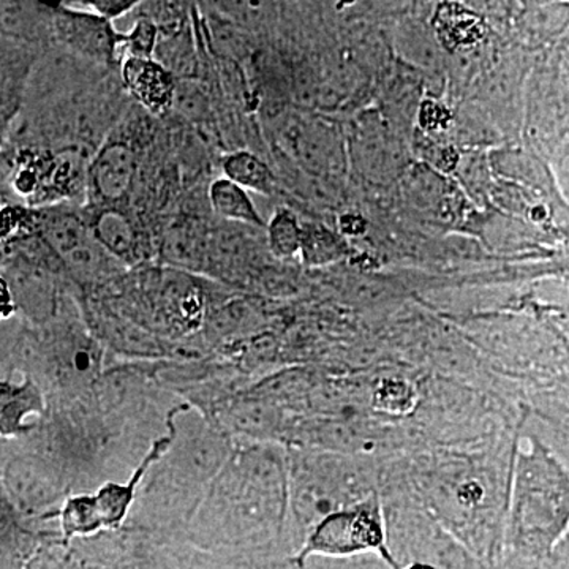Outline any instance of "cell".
Here are the masks:
<instances>
[{
  "label": "cell",
  "mask_w": 569,
  "mask_h": 569,
  "mask_svg": "<svg viewBox=\"0 0 569 569\" xmlns=\"http://www.w3.org/2000/svg\"><path fill=\"white\" fill-rule=\"evenodd\" d=\"M569 531V470L539 438L527 436L512 462L505 553L548 559Z\"/></svg>",
  "instance_id": "1"
},
{
  "label": "cell",
  "mask_w": 569,
  "mask_h": 569,
  "mask_svg": "<svg viewBox=\"0 0 569 569\" xmlns=\"http://www.w3.org/2000/svg\"><path fill=\"white\" fill-rule=\"evenodd\" d=\"M362 553H376L388 569H400L389 549L387 522L376 493L318 520L291 557V563L305 569L312 557L340 560Z\"/></svg>",
  "instance_id": "2"
},
{
  "label": "cell",
  "mask_w": 569,
  "mask_h": 569,
  "mask_svg": "<svg viewBox=\"0 0 569 569\" xmlns=\"http://www.w3.org/2000/svg\"><path fill=\"white\" fill-rule=\"evenodd\" d=\"M52 40L63 48L102 66L119 61L123 33L116 31L111 21L93 11L70 9L67 3L50 6Z\"/></svg>",
  "instance_id": "3"
},
{
  "label": "cell",
  "mask_w": 569,
  "mask_h": 569,
  "mask_svg": "<svg viewBox=\"0 0 569 569\" xmlns=\"http://www.w3.org/2000/svg\"><path fill=\"white\" fill-rule=\"evenodd\" d=\"M138 174V156L126 140L111 138L88 163L86 193L92 206H122L132 193Z\"/></svg>",
  "instance_id": "4"
},
{
  "label": "cell",
  "mask_w": 569,
  "mask_h": 569,
  "mask_svg": "<svg viewBox=\"0 0 569 569\" xmlns=\"http://www.w3.org/2000/svg\"><path fill=\"white\" fill-rule=\"evenodd\" d=\"M3 486L21 512L41 515L58 503L66 485L61 471L50 460L41 456L22 455L7 462Z\"/></svg>",
  "instance_id": "5"
},
{
  "label": "cell",
  "mask_w": 569,
  "mask_h": 569,
  "mask_svg": "<svg viewBox=\"0 0 569 569\" xmlns=\"http://www.w3.org/2000/svg\"><path fill=\"white\" fill-rule=\"evenodd\" d=\"M187 406H176L168 411L164 422H167V432L164 436L157 438L149 448L148 455L141 459L138 467L134 468L132 477L127 482H107L102 488L97 490V505L102 512L104 530L121 529L126 522L130 509L133 508L134 501L138 500V490L141 489L142 482L148 478L151 468L167 455L168 449L173 445L176 430H178V417Z\"/></svg>",
  "instance_id": "6"
},
{
  "label": "cell",
  "mask_w": 569,
  "mask_h": 569,
  "mask_svg": "<svg viewBox=\"0 0 569 569\" xmlns=\"http://www.w3.org/2000/svg\"><path fill=\"white\" fill-rule=\"evenodd\" d=\"M40 50L0 37V153L20 118L26 88Z\"/></svg>",
  "instance_id": "7"
},
{
  "label": "cell",
  "mask_w": 569,
  "mask_h": 569,
  "mask_svg": "<svg viewBox=\"0 0 569 569\" xmlns=\"http://www.w3.org/2000/svg\"><path fill=\"white\" fill-rule=\"evenodd\" d=\"M86 222L93 239L119 264L133 266L144 257L140 228L121 206H93Z\"/></svg>",
  "instance_id": "8"
},
{
  "label": "cell",
  "mask_w": 569,
  "mask_h": 569,
  "mask_svg": "<svg viewBox=\"0 0 569 569\" xmlns=\"http://www.w3.org/2000/svg\"><path fill=\"white\" fill-rule=\"evenodd\" d=\"M121 74L127 92L151 114L163 116L174 107L178 84L173 71L162 62L127 58Z\"/></svg>",
  "instance_id": "9"
},
{
  "label": "cell",
  "mask_w": 569,
  "mask_h": 569,
  "mask_svg": "<svg viewBox=\"0 0 569 569\" xmlns=\"http://www.w3.org/2000/svg\"><path fill=\"white\" fill-rule=\"evenodd\" d=\"M44 410L43 392L31 377L21 385L0 381V437H21L32 430L26 418L41 415Z\"/></svg>",
  "instance_id": "10"
},
{
  "label": "cell",
  "mask_w": 569,
  "mask_h": 569,
  "mask_svg": "<svg viewBox=\"0 0 569 569\" xmlns=\"http://www.w3.org/2000/svg\"><path fill=\"white\" fill-rule=\"evenodd\" d=\"M438 40L449 51L475 47L486 36V22L475 11L459 3H441L433 17Z\"/></svg>",
  "instance_id": "11"
},
{
  "label": "cell",
  "mask_w": 569,
  "mask_h": 569,
  "mask_svg": "<svg viewBox=\"0 0 569 569\" xmlns=\"http://www.w3.org/2000/svg\"><path fill=\"white\" fill-rule=\"evenodd\" d=\"M209 203L217 216L231 222L264 227L260 212L254 208L252 198L246 189L230 181V179H213L208 190Z\"/></svg>",
  "instance_id": "12"
},
{
  "label": "cell",
  "mask_w": 569,
  "mask_h": 569,
  "mask_svg": "<svg viewBox=\"0 0 569 569\" xmlns=\"http://www.w3.org/2000/svg\"><path fill=\"white\" fill-rule=\"evenodd\" d=\"M63 541L88 538L104 530L102 512L93 493L67 497L58 511Z\"/></svg>",
  "instance_id": "13"
},
{
  "label": "cell",
  "mask_w": 569,
  "mask_h": 569,
  "mask_svg": "<svg viewBox=\"0 0 569 569\" xmlns=\"http://www.w3.org/2000/svg\"><path fill=\"white\" fill-rule=\"evenodd\" d=\"M224 178L230 179L242 189L269 194L276 186L274 174L263 160L249 151L228 153L222 162Z\"/></svg>",
  "instance_id": "14"
},
{
  "label": "cell",
  "mask_w": 569,
  "mask_h": 569,
  "mask_svg": "<svg viewBox=\"0 0 569 569\" xmlns=\"http://www.w3.org/2000/svg\"><path fill=\"white\" fill-rule=\"evenodd\" d=\"M347 254V242L342 236L328 230L323 224H302L301 257L310 268L336 263Z\"/></svg>",
  "instance_id": "15"
},
{
  "label": "cell",
  "mask_w": 569,
  "mask_h": 569,
  "mask_svg": "<svg viewBox=\"0 0 569 569\" xmlns=\"http://www.w3.org/2000/svg\"><path fill=\"white\" fill-rule=\"evenodd\" d=\"M539 429L531 436L552 449L569 470V403H550L537 411Z\"/></svg>",
  "instance_id": "16"
},
{
  "label": "cell",
  "mask_w": 569,
  "mask_h": 569,
  "mask_svg": "<svg viewBox=\"0 0 569 569\" xmlns=\"http://www.w3.org/2000/svg\"><path fill=\"white\" fill-rule=\"evenodd\" d=\"M302 224L290 209H277L268 223V242L279 258H291L301 252Z\"/></svg>",
  "instance_id": "17"
},
{
  "label": "cell",
  "mask_w": 569,
  "mask_h": 569,
  "mask_svg": "<svg viewBox=\"0 0 569 569\" xmlns=\"http://www.w3.org/2000/svg\"><path fill=\"white\" fill-rule=\"evenodd\" d=\"M160 31L151 18H140L129 32L123 33L122 48L127 58L153 59L159 44Z\"/></svg>",
  "instance_id": "18"
},
{
  "label": "cell",
  "mask_w": 569,
  "mask_h": 569,
  "mask_svg": "<svg viewBox=\"0 0 569 569\" xmlns=\"http://www.w3.org/2000/svg\"><path fill=\"white\" fill-rule=\"evenodd\" d=\"M78 6L88 7L93 13L112 22L126 17L129 11H132L140 3L134 2V0L132 2H129V0H91V2H80Z\"/></svg>",
  "instance_id": "19"
},
{
  "label": "cell",
  "mask_w": 569,
  "mask_h": 569,
  "mask_svg": "<svg viewBox=\"0 0 569 569\" xmlns=\"http://www.w3.org/2000/svg\"><path fill=\"white\" fill-rule=\"evenodd\" d=\"M449 122V112L445 107L433 102L422 103L421 108V123L426 129H445Z\"/></svg>",
  "instance_id": "20"
},
{
  "label": "cell",
  "mask_w": 569,
  "mask_h": 569,
  "mask_svg": "<svg viewBox=\"0 0 569 569\" xmlns=\"http://www.w3.org/2000/svg\"><path fill=\"white\" fill-rule=\"evenodd\" d=\"M17 312V301H14V296L11 293L10 284L6 277L0 274V323L10 320Z\"/></svg>",
  "instance_id": "21"
},
{
  "label": "cell",
  "mask_w": 569,
  "mask_h": 569,
  "mask_svg": "<svg viewBox=\"0 0 569 569\" xmlns=\"http://www.w3.org/2000/svg\"><path fill=\"white\" fill-rule=\"evenodd\" d=\"M340 228L348 236H361L366 231L367 223L362 217L350 213V216H343L340 219Z\"/></svg>",
  "instance_id": "22"
},
{
  "label": "cell",
  "mask_w": 569,
  "mask_h": 569,
  "mask_svg": "<svg viewBox=\"0 0 569 569\" xmlns=\"http://www.w3.org/2000/svg\"><path fill=\"white\" fill-rule=\"evenodd\" d=\"M400 569H438L433 565L426 563V561H411V563L403 565Z\"/></svg>",
  "instance_id": "23"
}]
</instances>
